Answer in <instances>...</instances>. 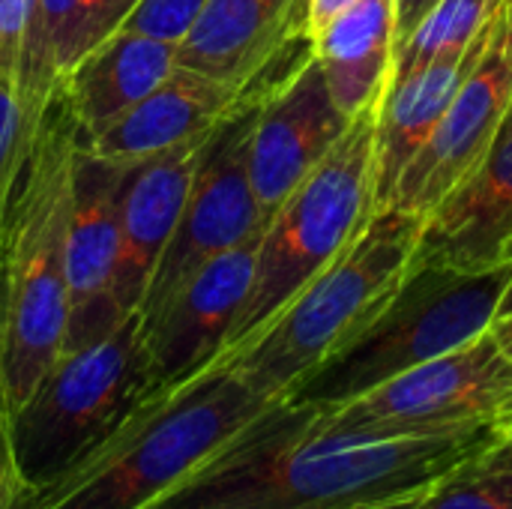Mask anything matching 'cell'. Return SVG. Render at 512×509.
I'll return each instance as SVG.
<instances>
[{
	"label": "cell",
	"instance_id": "obj_1",
	"mask_svg": "<svg viewBox=\"0 0 512 509\" xmlns=\"http://www.w3.org/2000/svg\"><path fill=\"white\" fill-rule=\"evenodd\" d=\"M501 426L420 438L336 429L312 402H279L153 509H366L429 492L477 462Z\"/></svg>",
	"mask_w": 512,
	"mask_h": 509
},
{
	"label": "cell",
	"instance_id": "obj_2",
	"mask_svg": "<svg viewBox=\"0 0 512 509\" xmlns=\"http://www.w3.org/2000/svg\"><path fill=\"white\" fill-rule=\"evenodd\" d=\"M276 405L219 354L153 390L111 435L33 486L18 509H153Z\"/></svg>",
	"mask_w": 512,
	"mask_h": 509
},
{
	"label": "cell",
	"instance_id": "obj_3",
	"mask_svg": "<svg viewBox=\"0 0 512 509\" xmlns=\"http://www.w3.org/2000/svg\"><path fill=\"white\" fill-rule=\"evenodd\" d=\"M78 153V117L66 90L54 87L24 156L3 240L9 282L6 390L12 417L21 414L66 351V240Z\"/></svg>",
	"mask_w": 512,
	"mask_h": 509
},
{
	"label": "cell",
	"instance_id": "obj_4",
	"mask_svg": "<svg viewBox=\"0 0 512 509\" xmlns=\"http://www.w3.org/2000/svg\"><path fill=\"white\" fill-rule=\"evenodd\" d=\"M423 219L393 207L306 282L255 336L225 351V363L261 396L291 402L303 384L348 348L387 306L414 264Z\"/></svg>",
	"mask_w": 512,
	"mask_h": 509
},
{
	"label": "cell",
	"instance_id": "obj_5",
	"mask_svg": "<svg viewBox=\"0 0 512 509\" xmlns=\"http://www.w3.org/2000/svg\"><path fill=\"white\" fill-rule=\"evenodd\" d=\"M512 261L486 270H456L414 261L378 318L294 396L315 405H342L372 387L450 354L492 330Z\"/></svg>",
	"mask_w": 512,
	"mask_h": 509
},
{
	"label": "cell",
	"instance_id": "obj_6",
	"mask_svg": "<svg viewBox=\"0 0 512 509\" xmlns=\"http://www.w3.org/2000/svg\"><path fill=\"white\" fill-rule=\"evenodd\" d=\"M375 105L351 117L333 150L267 219L255 249L252 288L225 351L255 336L366 228L378 210Z\"/></svg>",
	"mask_w": 512,
	"mask_h": 509
},
{
	"label": "cell",
	"instance_id": "obj_7",
	"mask_svg": "<svg viewBox=\"0 0 512 509\" xmlns=\"http://www.w3.org/2000/svg\"><path fill=\"white\" fill-rule=\"evenodd\" d=\"M153 393L141 318L66 351L15 417V459L39 486L81 459Z\"/></svg>",
	"mask_w": 512,
	"mask_h": 509
},
{
	"label": "cell",
	"instance_id": "obj_8",
	"mask_svg": "<svg viewBox=\"0 0 512 509\" xmlns=\"http://www.w3.org/2000/svg\"><path fill=\"white\" fill-rule=\"evenodd\" d=\"M318 408L336 429L369 438H420L504 426L512 417V360L489 330L351 402Z\"/></svg>",
	"mask_w": 512,
	"mask_h": 509
},
{
	"label": "cell",
	"instance_id": "obj_9",
	"mask_svg": "<svg viewBox=\"0 0 512 509\" xmlns=\"http://www.w3.org/2000/svg\"><path fill=\"white\" fill-rule=\"evenodd\" d=\"M294 63L258 81L243 96V102L216 126L207 156L189 189L180 222L138 306L141 318L153 315L207 261L261 237L267 219L258 207V198L249 180V135H252V123H255V114L267 87L279 75H285Z\"/></svg>",
	"mask_w": 512,
	"mask_h": 509
},
{
	"label": "cell",
	"instance_id": "obj_10",
	"mask_svg": "<svg viewBox=\"0 0 512 509\" xmlns=\"http://www.w3.org/2000/svg\"><path fill=\"white\" fill-rule=\"evenodd\" d=\"M512 105V0H501L486 42L429 144L399 177L387 207L426 219L489 153Z\"/></svg>",
	"mask_w": 512,
	"mask_h": 509
},
{
	"label": "cell",
	"instance_id": "obj_11",
	"mask_svg": "<svg viewBox=\"0 0 512 509\" xmlns=\"http://www.w3.org/2000/svg\"><path fill=\"white\" fill-rule=\"evenodd\" d=\"M348 123L312 48L267 87L249 135V180L264 219L333 150Z\"/></svg>",
	"mask_w": 512,
	"mask_h": 509
},
{
	"label": "cell",
	"instance_id": "obj_12",
	"mask_svg": "<svg viewBox=\"0 0 512 509\" xmlns=\"http://www.w3.org/2000/svg\"><path fill=\"white\" fill-rule=\"evenodd\" d=\"M255 249L258 240H249L216 255L153 315H138L153 390L189 378L228 348L252 288Z\"/></svg>",
	"mask_w": 512,
	"mask_h": 509
},
{
	"label": "cell",
	"instance_id": "obj_13",
	"mask_svg": "<svg viewBox=\"0 0 512 509\" xmlns=\"http://www.w3.org/2000/svg\"><path fill=\"white\" fill-rule=\"evenodd\" d=\"M126 171L129 168L96 159L84 150L78 153L66 240V351L105 336L123 318H129L114 303V273L120 255V192Z\"/></svg>",
	"mask_w": 512,
	"mask_h": 509
},
{
	"label": "cell",
	"instance_id": "obj_14",
	"mask_svg": "<svg viewBox=\"0 0 512 509\" xmlns=\"http://www.w3.org/2000/svg\"><path fill=\"white\" fill-rule=\"evenodd\" d=\"M213 132L129 165L126 171L120 192V255L114 273V303L123 315L138 312L144 300L156 264L180 222Z\"/></svg>",
	"mask_w": 512,
	"mask_h": 509
},
{
	"label": "cell",
	"instance_id": "obj_15",
	"mask_svg": "<svg viewBox=\"0 0 512 509\" xmlns=\"http://www.w3.org/2000/svg\"><path fill=\"white\" fill-rule=\"evenodd\" d=\"M285 60L282 66H288ZM279 66V69H282ZM273 69V72H279ZM267 72V75H273ZM264 75V78H267ZM258 78V81H264ZM255 81V84H258ZM237 87L228 81H216L210 75H201L195 69L177 66L153 93H147L141 102H135L129 111H123L114 123L81 141V150L114 162V165H138L156 153H165L183 141H192L198 135L213 132L255 87Z\"/></svg>",
	"mask_w": 512,
	"mask_h": 509
},
{
	"label": "cell",
	"instance_id": "obj_16",
	"mask_svg": "<svg viewBox=\"0 0 512 509\" xmlns=\"http://www.w3.org/2000/svg\"><path fill=\"white\" fill-rule=\"evenodd\" d=\"M303 42L300 0H210L177 45V66L249 87L279 69Z\"/></svg>",
	"mask_w": 512,
	"mask_h": 509
},
{
	"label": "cell",
	"instance_id": "obj_17",
	"mask_svg": "<svg viewBox=\"0 0 512 509\" xmlns=\"http://www.w3.org/2000/svg\"><path fill=\"white\" fill-rule=\"evenodd\" d=\"M512 234V123H504L480 165L423 219L414 261L456 270L501 264Z\"/></svg>",
	"mask_w": 512,
	"mask_h": 509
},
{
	"label": "cell",
	"instance_id": "obj_18",
	"mask_svg": "<svg viewBox=\"0 0 512 509\" xmlns=\"http://www.w3.org/2000/svg\"><path fill=\"white\" fill-rule=\"evenodd\" d=\"M492 24V21H489ZM489 27L459 54L423 63L405 75H390L375 105V204L387 207L399 177L429 144L444 120L462 78L474 66Z\"/></svg>",
	"mask_w": 512,
	"mask_h": 509
},
{
	"label": "cell",
	"instance_id": "obj_19",
	"mask_svg": "<svg viewBox=\"0 0 512 509\" xmlns=\"http://www.w3.org/2000/svg\"><path fill=\"white\" fill-rule=\"evenodd\" d=\"M177 69V45L114 30L90 48L57 84L66 90L81 141L114 123Z\"/></svg>",
	"mask_w": 512,
	"mask_h": 509
},
{
	"label": "cell",
	"instance_id": "obj_20",
	"mask_svg": "<svg viewBox=\"0 0 512 509\" xmlns=\"http://www.w3.org/2000/svg\"><path fill=\"white\" fill-rule=\"evenodd\" d=\"M333 102L348 114L375 105L396 54V0H357L309 39Z\"/></svg>",
	"mask_w": 512,
	"mask_h": 509
},
{
	"label": "cell",
	"instance_id": "obj_21",
	"mask_svg": "<svg viewBox=\"0 0 512 509\" xmlns=\"http://www.w3.org/2000/svg\"><path fill=\"white\" fill-rule=\"evenodd\" d=\"M138 0H39L27 45L24 96L45 105L69 69L120 30Z\"/></svg>",
	"mask_w": 512,
	"mask_h": 509
},
{
	"label": "cell",
	"instance_id": "obj_22",
	"mask_svg": "<svg viewBox=\"0 0 512 509\" xmlns=\"http://www.w3.org/2000/svg\"><path fill=\"white\" fill-rule=\"evenodd\" d=\"M498 6L501 0H435L411 33L399 39L390 75H405L423 63L465 51L489 27Z\"/></svg>",
	"mask_w": 512,
	"mask_h": 509
},
{
	"label": "cell",
	"instance_id": "obj_23",
	"mask_svg": "<svg viewBox=\"0 0 512 509\" xmlns=\"http://www.w3.org/2000/svg\"><path fill=\"white\" fill-rule=\"evenodd\" d=\"M42 108L45 105H36L24 93L0 87V246L6 240L12 192H15L24 156L30 150V138H33Z\"/></svg>",
	"mask_w": 512,
	"mask_h": 509
},
{
	"label": "cell",
	"instance_id": "obj_24",
	"mask_svg": "<svg viewBox=\"0 0 512 509\" xmlns=\"http://www.w3.org/2000/svg\"><path fill=\"white\" fill-rule=\"evenodd\" d=\"M414 509H512V471L471 462L432 486Z\"/></svg>",
	"mask_w": 512,
	"mask_h": 509
},
{
	"label": "cell",
	"instance_id": "obj_25",
	"mask_svg": "<svg viewBox=\"0 0 512 509\" xmlns=\"http://www.w3.org/2000/svg\"><path fill=\"white\" fill-rule=\"evenodd\" d=\"M210 0H138L120 30L180 45L198 24Z\"/></svg>",
	"mask_w": 512,
	"mask_h": 509
},
{
	"label": "cell",
	"instance_id": "obj_26",
	"mask_svg": "<svg viewBox=\"0 0 512 509\" xmlns=\"http://www.w3.org/2000/svg\"><path fill=\"white\" fill-rule=\"evenodd\" d=\"M39 0H0V87L24 93L27 45Z\"/></svg>",
	"mask_w": 512,
	"mask_h": 509
},
{
	"label": "cell",
	"instance_id": "obj_27",
	"mask_svg": "<svg viewBox=\"0 0 512 509\" xmlns=\"http://www.w3.org/2000/svg\"><path fill=\"white\" fill-rule=\"evenodd\" d=\"M6 342H9V282H6V258L0 246V441L15 453V417L6 390Z\"/></svg>",
	"mask_w": 512,
	"mask_h": 509
},
{
	"label": "cell",
	"instance_id": "obj_28",
	"mask_svg": "<svg viewBox=\"0 0 512 509\" xmlns=\"http://www.w3.org/2000/svg\"><path fill=\"white\" fill-rule=\"evenodd\" d=\"M33 492V483L24 477L15 453L0 441V509H18Z\"/></svg>",
	"mask_w": 512,
	"mask_h": 509
},
{
	"label": "cell",
	"instance_id": "obj_29",
	"mask_svg": "<svg viewBox=\"0 0 512 509\" xmlns=\"http://www.w3.org/2000/svg\"><path fill=\"white\" fill-rule=\"evenodd\" d=\"M303 3V33L306 39H312L315 33H321L339 12H345L351 3L357 0H300Z\"/></svg>",
	"mask_w": 512,
	"mask_h": 509
},
{
	"label": "cell",
	"instance_id": "obj_30",
	"mask_svg": "<svg viewBox=\"0 0 512 509\" xmlns=\"http://www.w3.org/2000/svg\"><path fill=\"white\" fill-rule=\"evenodd\" d=\"M477 465L483 468H495V471H512V420L501 426L498 441L477 459Z\"/></svg>",
	"mask_w": 512,
	"mask_h": 509
},
{
	"label": "cell",
	"instance_id": "obj_31",
	"mask_svg": "<svg viewBox=\"0 0 512 509\" xmlns=\"http://www.w3.org/2000/svg\"><path fill=\"white\" fill-rule=\"evenodd\" d=\"M432 3L435 0H396V45H399V39H405L411 33V27L423 18V12Z\"/></svg>",
	"mask_w": 512,
	"mask_h": 509
},
{
	"label": "cell",
	"instance_id": "obj_32",
	"mask_svg": "<svg viewBox=\"0 0 512 509\" xmlns=\"http://www.w3.org/2000/svg\"><path fill=\"white\" fill-rule=\"evenodd\" d=\"M492 336L498 339V345L507 351V357L512 360V315L510 318H501V321H495V324H492Z\"/></svg>",
	"mask_w": 512,
	"mask_h": 509
},
{
	"label": "cell",
	"instance_id": "obj_33",
	"mask_svg": "<svg viewBox=\"0 0 512 509\" xmlns=\"http://www.w3.org/2000/svg\"><path fill=\"white\" fill-rule=\"evenodd\" d=\"M426 492H417V495H408V498H399V501H387V504H378V507H366V509H414L417 501L423 498Z\"/></svg>",
	"mask_w": 512,
	"mask_h": 509
},
{
	"label": "cell",
	"instance_id": "obj_34",
	"mask_svg": "<svg viewBox=\"0 0 512 509\" xmlns=\"http://www.w3.org/2000/svg\"><path fill=\"white\" fill-rule=\"evenodd\" d=\"M512 315V276L510 282H507V291H504V297H501V306H498V318L495 321H501V318H510Z\"/></svg>",
	"mask_w": 512,
	"mask_h": 509
},
{
	"label": "cell",
	"instance_id": "obj_35",
	"mask_svg": "<svg viewBox=\"0 0 512 509\" xmlns=\"http://www.w3.org/2000/svg\"><path fill=\"white\" fill-rule=\"evenodd\" d=\"M501 261H512V234H510V237H507L504 249H501Z\"/></svg>",
	"mask_w": 512,
	"mask_h": 509
},
{
	"label": "cell",
	"instance_id": "obj_36",
	"mask_svg": "<svg viewBox=\"0 0 512 509\" xmlns=\"http://www.w3.org/2000/svg\"><path fill=\"white\" fill-rule=\"evenodd\" d=\"M504 123H512V105H510V114H507V120Z\"/></svg>",
	"mask_w": 512,
	"mask_h": 509
},
{
	"label": "cell",
	"instance_id": "obj_37",
	"mask_svg": "<svg viewBox=\"0 0 512 509\" xmlns=\"http://www.w3.org/2000/svg\"><path fill=\"white\" fill-rule=\"evenodd\" d=\"M510 420H512V417H510Z\"/></svg>",
	"mask_w": 512,
	"mask_h": 509
}]
</instances>
